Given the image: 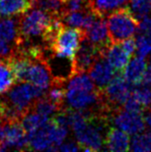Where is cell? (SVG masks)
Here are the masks:
<instances>
[{"label":"cell","mask_w":151,"mask_h":152,"mask_svg":"<svg viewBox=\"0 0 151 152\" xmlns=\"http://www.w3.org/2000/svg\"><path fill=\"white\" fill-rule=\"evenodd\" d=\"M66 84L52 82L49 88L46 91L45 97L48 98L51 102H53L55 105L59 108H65V99H66Z\"/></svg>","instance_id":"cell-19"},{"label":"cell","mask_w":151,"mask_h":152,"mask_svg":"<svg viewBox=\"0 0 151 152\" xmlns=\"http://www.w3.org/2000/svg\"><path fill=\"white\" fill-rule=\"evenodd\" d=\"M129 11L137 19H142L147 17L151 11L150 0H130Z\"/></svg>","instance_id":"cell-24"},{"label":"cell","mask_w":151,"mask_h":152,"mask_svg":"<svg viewBox=\"0 0 151 152\" xmlns=\"http://www.w3.org/2000/svg\"><path fill=\"white\" fill-rule=\"evenodd\" d=\"M5 145L7 150H28V135L20 121L7 122Z\"/></svg>","instance_id":"cell-10"},{"label":"cell","mask_w":151,"mask_h":152,"mask_svg":"<svg viewBox=\"0 0 151 152\" xmlns=\"http://www.w3.org/2000/svg\"><path fill=\"white\" fill-rule=\"evenodd\" d=\"M144 35H146V36H147V37H148V38H149V39H151V30H150V31L148 32L147 34H144Z\"/></svg>","instance_id":"cell-33"},{"label":"cell","mask_w":151,"mask_h":152,"mask_svg":"<svg viewBox=\"0 0 151 152\" xmlns=\"http://www.w3.org/2000/svg\"><path fill=\"white\" fill-rule=\"evenodd\" d=\"M63 14L69 12L85 11L90 9V0H63Z\"/></svg>","instance_id":"cell-27"},{"label":"cell","mask_w":151,"mask_h":152,"mask_svg":"<svg viewBox=\"0 0 151 152\" xmlns=\"http://www.w3.org/2000/svg\"><path fill=\"white\" fill-rule=\"evenodd\" d=\"M146 67V62L144 57L138 55V57H134L130 60L124 69L123 76L133 87L140 85L142 80V76Z\"/></svg>","instance_id":"cell-16"},{"label":"cell","mask_w":151,"mask_h":152,"mask_svg":"<svg viewBox=\"0 0 151 152\" xmlns=\"http://www.w3.org/2000/svg\"><path fill=\"white\" fill-rule=\"evenodd\" d=\"M110 122H113L117 128L128 135L142 133L145 128L144 117L142 113L126 111L122 107L111 113Z\"/></svg>","instance_id":"cell-6"},{"label":"cell","mask_w":151,"mask_h":152,"mask_svg":"<svg viewBox=\"0 0 151 152\" xmlns=\"http://www.w3.org/2000/svg\"><path fill=\"white\" fill-rule=\"evenodd\" d=\"M131 94L141 104L144 111L151 108V87L140 84L134 86Z\"/></svg>","instance_id":"cell-23"},{"label":"cell","mask_w":151,"mask_h":152,"mask_svg":"<svg viewBox=\"0 0 151 152\" xmlns=\"http://www.w3.org/2000/svg\"><path fill=\"white\" fill-rule=\"evenodd\" d=\"M129 0H90V8L99 17L105 18L113 12L125 8Z\"/></svg>","instance_id":"cell-17"},{"label":"cell","mask_w":151,"mask_h":152,"mask_svg":"<svg viewBox=\"0 0 151 152\" xmlns=\"http://www.w3.org/2000/svg\"><path fill=\"white\" fill-rule=\"evenodd\" d=\"M141 84L151 87V62L148 64V65H146V67H145V70L144 72V76H142V80Z\"/></svg>","instance_id":"cell-31"},{"label":"cell","mask_w":151,"mask_h":152,"mask_svg":"<svg viewBox=\"0 0 151 152\" xmlns=\"http://www.w3.org/2000/svg\"><path fill=\"white\" fill-rule=\"evenodd\" d=\"M101 56H103L101 51L84 37L73 59L75 72L84 73L89 71L94 62Z\"/></svg>","instance_id":"cell-7"},{"label":"cell","mask_w":151,"mask_h":152,"mask_svg":"<svg viewBox=\"0 0 151 152\" xmlns=\"http://www.w3.org/2000/svg\"><path fill=\"white\" fill-rule=\"evenodd\" d=\"M118 43L121 45L122 49L124 50L130 57L135 53V51H136V39H134L132 37L129 39H126L124 41H122Z\"/></svg>","instance_id":"cell-29"},{"label":"cell","mask_w":151,"mask_h":152,"mask_svg":"<svg viewBox=\"0 0 151 152\" xmlns=\"http://www.w3.org/2000/svg\"><path fill=\"white\" fill-rule=\"evenodd\" d=\"M105 148L109 151L130 150V138L127 133L116 127H109L104 139Z\"/></svg>","instance_id":"cell-12"},{"label":"cell","mask_w":151,"mask_h":152,"mask_svg":"<svg viewBox=\"0 0 151 152\" xmlns=\"http://www.w3.org/2000/svg\"><path fill=\"white\" fill-rule=\"evenodd\" d=\"M144 122H145V127L148 128V130L151 131V110L145 115L144 117Z\"/></svg>","instance_id":"cell-32"},{"label":"cell","mask_w":151,"mask_h":152,"mask_svg":"<svg viewBox=\"0 0 151 152\" xmlns=\"http://www.w3.org/2000/svg\"><path fill=\"white\" fill-rule=\"evenodd\" d=\"M1 122H4L3 121V118H2V115H1V114H0V123Z\"/></svg>","instance_id":"cell-34"},{"label":"cell","mask_w":151,"mask_h":152,"mask_svg":"<svg viewBox=\"0 0 151 152\" xmlns=\"http://www.w3.org/2000/svg\"><path fill=\"white\" fill-rule=\"evenodd\" d=\"M49 119L50 118H47L45 115L37 113V112L30 110L28 113L22 117L20 119V123L26 131V133L31 134L43 124H45Z\"/></svg>","instance_id":"cell-18"},{"label":"cell","mask_w":151,"mask_h":152,"mask_svg":"<svg viewBox=\"0 0 151 152\" xmlns=\"http://www.w3.org/2000/svg\"><path fill=\"white\" fill-rule=\"evenodd\" d=\"M69 129L57 124L50 118L43 124L28 135V150H49L56 151L69 135Z\"/></svg>","instance_id":"cell-1"},{"label":"cell","mask_w":151,"mask_h":152,"mask_svg":"<svg viewBox=\"0 0 151 152\" xmlns=\"http://www.w3.org/2000/svg\"><path fill=\"white\" fill-rule=\"evenodd\" d=\"M106 23L112 43H118L133 37L139 28V19L134 17L128 8H121L107 15Z\"/></svg>","instance_id":"cell-2"},{"label":"cell","mask_w":151,"mask_h":152,"mask_svg":"<svg viewBox=\"0 0 151 152\" xmlns=\"http://www.w3.org/2000/svg\"><path fill=\"white\" fill-rule=\"evenodd\" d=\"M19 18H0V39L15 45H20V36L18 27Z\"/></svg>","instance_id":"cell-13"},{"label":"cell","mask_w":151,"mask_h":152,"mask_svg":"<svg viewBox=\"0 0 151 152\" xmlns=\"http://www.w3.org/2000/svg\"><path fill=\"white\" fill-rule=\"evenodd\" d=\"M84 37V30L63 24L54 36L49 49L57 55L74 58Z\"/></svg>","instance_id":"cell-3"},{"label":"cell","mask_w":151,"mask_h":152,"mask_svg":"<svg viewBox=\"0 0 151 152\" xmlns=\"http://www.w3.org/2000/svg\"><path fill=\"white\" fill-rule=\"evenodd\" d=\"M34 6V0H0V18L21 15Z\"/></svg>","instance_id":"cell-15"},{"label":"cell","mask_w":151,"mask_h":152,"mask_svg":"<svg viewBox=\"0 0 151 152\" xmlns=\"http://www.w3.org/2000/svg\"><path fill=\"white\" fill-rule=\"evenodd\" d=\"M88 72L94 85L100 90L104 89L111 82V80L115 77V74L117 73L104 56L99 57L94 62Z\"/></svg>","instance_id":"cell-11"},{"label":"cell","mask_w":151,"mask_h":152,"mask_svg":"<svg viewBox=\"0 0 151 152\" xmlns=\"http://www.w3.org/2000/svg\"><path fill=\"white\" fill-rule=\"evenodd\" d=\"M103 56L116 70V72H123L125 66L130 61V56L122 49L120 43H111L105 50Z\"/></svg>","instance_id":"cell-14"},{"label":"cell","mask_w":151,"mask_h":152,"mask_svg":"<svg viewBox=\"0 0 151 152\" xmlns=\"http://www.w3.org/2000/svg\"><path fill=\"white\" fill-rule=\"evenodd\" d=\"M59 150L60 151H77V150H81V147L79 146L77 142L63 141L62 142V145H60V147H59Z\"/></svg>","instance_id":"cell-30"},{"label":"cell","mask_w":151,"mask_h":152,"mask_svg":"<svg viewBox=\"0 0 151 152\" xmlns=\"http://www.w3.org/2000/svg\"><path fill=\"white\" fill-rule=\"evenodd\" d=\"M130 150L151 151V133L136 134L130 141Z\"/></svg>","instance_id":"cell-25"},{"label":"cell","mask_w":151,"mask_h":152,"mask_svg":"<svg viewBox=\"0 0 151 152\" xmlns=\"http://www.w3.org/2000/svg\"><path fill=\"white\" fill-rule=\"evenodd\" d=\"M23 82L47 90L52 83L50 71L43 59H34L26 70Z\"/></svg>","instance_id":"cell-8"},{"label":"cell","mask_w":151,"mask_h":152,"mask_svg":"<svg viewBox=\"0 0 151 152\" xmlns=\"http://www.w3.org/2000/svg\"><path fill=\"white\" fill-rule=\"evenodd\" d=\"M85 38L101 51L102 55L112 42L110 41L107 23L104 18L99 17L88 29L85 31Z\"/></svg>","instance_id":"cell-9"},{"label":"cell","mask_w":151,"mask_h":152,"mask_svg":"<svg viewBox=\"0 0 151 152\" xmlns=\"http://www.w3.org/2000/svg\"><path fill=\"white\" fill-rule=\"evenodd\" d=\"M31 110L51 118L53 115H56L58 112L61 111L62 109L59 108L57 105H55L53 102H51L48 98L45 97V95H44V96L38 99V100L35 102V104L33 105V107H32Z\"/></svg>","instance_id":"cell-22"},{"label":"cell","mask_w":151,"mask_h":152,"mask_svg":"<svg viewBox=\"0 0 151 152\" xmlns=\"http://www.w3.org/2000/svg\"><path fill=\"white\" fill-rule=\"evenodd\" d=\"M34 6L57 18H60L65 11L63 0H34Z\"/></svg>","instance_id":"cell-21"},{"label":"cell","mask_w":151,"mask_h":152,"mask_svg":"<svg viewBox=\"0 0 151 152\" xmlns=\"http://www.w3.org/2000/svg\"><path fill=\"white\" fill-rule=\"evenodd\" d=\"M15 84V75L6 60H0V94L7 93Z\"/></svg>","instance_id":"cell-20"},{"label":"cell","mask_w":151,"mask_h":152,"mask_svg":"<svg viewBox=\"0 0 151 152\" xmlns=\"http://www.w3.org/2000/svg\"><path fill=\"white\" fill-rule=\"evenodd\" d=\"M150 3H151V0H150Z\"/></svg>","instance_id":"cell-35"},{"label":"cell","mask_w":151,"mask_h":152,"mask_svg":"<svg viewBox=\"0 0 151 152\" xmlns=\"http://www.w3.org/2000/svg\"><path fill=\"white\" fill-rule=\"evenodd\" d=\"M136 50L138 55L144 58L151 53V39L146 35H139L136 39Z\"/></svg>","instance_id":"cell-26"},{"label":"cell","mask_w":151,"mask_h":152,"mask_svg":"<svg viewBox=\"0 0 151 152\" xmlns=\"http://www.w3.org/2000/svg\"><path fill=\"white\" fill-rule=\"evenodd\" d=\"M18 50V47L5 41L0 39V60H6L14 55Z\"/></svg>","instance_id":"cell-28"},{"label":"cell","mask_w":151,"mask_h":152,"mask_svg":"<svg viewBox=\"0 0 151 152\" xmlns=\"http://www.w3.org/2000/svg\"><path fill=\"white\" fill-rule=\"evenodd\" d=\"M73 59L55 54L49 48L45 50L43 60L50 71L52 82L66 84L73 75L76 74Z\"/></svg>","instance_id":"cell-5"},{"label":"cell","mask_w":151,"mask_h":152,"mask_svg":"<svg viewBox=\"0 0 151 152\" xmlns=\"http://www.w3.org/2000/svg\"><path fill=\"white\" fill-rule=\"evenodd\" d=\"M133 86L127 81L122 72H117L104 89H102L103 99L106 105L113 112L121 108L129 97Z\"/></svg>","instance_id":"cell-4"}]
</instances>
